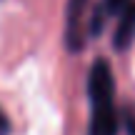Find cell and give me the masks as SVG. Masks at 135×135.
Returning <instances> with one entry per match:
<instances>
[{"instance_id":"6","label":"cell","mask_w":135,"mask_h":135,"mask_svg":"<svg viewBox=\"0 0 135 135\" xmlns=\"http://www.w3.org/2000/svg\"><path fill=\"white\" fill-rule=\"evenodd\" d=\"M10 133V120L5 118V113L0 110V135H8Z\"/></svg>"},{"instance_id":"4","label":"cell","mask_w":135,"mask_h":135,"mask_svg":"<svg viewBox=\"0 0 135 135\" xmlns=\"http://www.w3.org/2000/svg\"><path fill=\"white\" fill-rule=\"evenodd\" d=\"M123 125H125L128 135H135V105H125V110H123Z\"/></svg>"},{"instance_id":"5","label":"cell","mask_w":135,"mask_h":135,"mask_svg":"<svg viewBox=\"0 0 135 135\" xmlns=\"http://www.w3.org/2000/svg\"><path fill=\"white\" fill-rule=\"evenodd\" d=\"M130 5V0H105V10L108 13H123Z\"/></svg>"},{"instance_id":"2","label":"cell","mask_w":135,"mask_h":135,"mask_svg":"<svg viewBox=\"0 0 135 135\" xmlns=\"http://www.w3.org/2000/svg\"><path fill=\"white\" fill-rule=\"evenodd\" d=\"M90 30V0H68L65 5V45L80 53Z\"/></svg>"},{"instance_id":"3","label":"cell","mask_w":135,"mask_h":135,"mask_svg":"<svg viewBox=\"0 0 135 135\" xmlns=\"http://www.w3.org/2000/svg\"><path fill=\"white\" fill-rule=\"evenodd\" d=\"M135 40V3H130L120 15V23L115 30V50H128Z\"/></svg>"},{"instance_id":"1","label":"cell","mask_w":135,"mask_h":135,"mask_svg":"<svg viewBox=\"0 0 135 135\" xmlns=\"http://www.w3.org/2000/svg\"><path fill=\"white\" fill-rule=\"evenodd\" d=\"M90 93V128L88 135H118V110H115V78L105 60H98L88 78Z\"/></svg>"}]
</instances>
